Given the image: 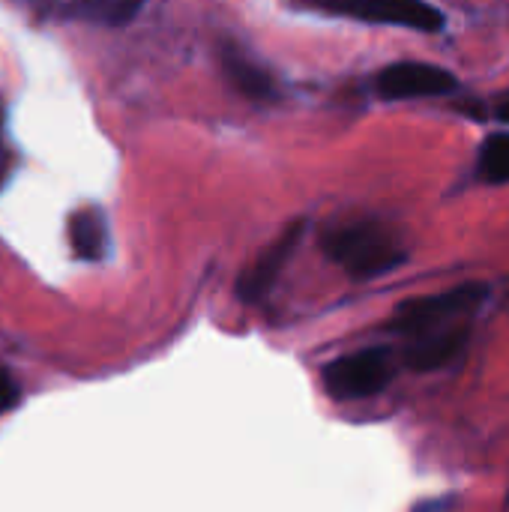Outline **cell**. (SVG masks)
I'll return each mask as SVG.
<instances>
[{"instance_id":"6da1fadb","label":"cell","mask_w":509,"mask_h":512,"mask_svg":"<svg viewBox=\"0 0 509 512\" xmlns=\"http://www.w3.org/2000/svg\"><path fill=\"white\" fill-rule=\"evenodd\" d=\"M324 252L357 279L384 276L405 261V249L387 228L375 222H357L336 228L324 237Z\"/></svg>"},{"instance_id":"7a4b0ae2","label":"cell","mask_w":509,"mask_h":512,"mask_svg":"<svg viewBox=\"0 0 509 512\" xmlns=\"http://www.w3.org/2000/svg\"><path fill=\"white\" fill-rule=\"evenodd\" d=\"M489 297V285L486 282H465L453 291L435 294V297H417L408 300L405 306L396 309L393 315V330L405 333V336H417L444 324H456L459 318L474 315Z\"/></svg>"},{"instance_id":"3957f363","label":"cell","mask_w":509,"mask_h":512,"mask_svg":"<svg viewBox=\"0 0 509 512\" xmlns=\"http://www.w3.org/2000/svg\"><path fill=\"white\" fill-rule=\"evenodd\" d=\"M393 381V357L384 348L348 354L324 369V387L333 399H369Z\"/></svg>"},{"instance_id":"277c9868","label":"cell","mask_w":509,"mask_h":512,"mask_svg":"<svg viewBox=\"0 0 509 512\" xmlns=\"http://www.w3.org/2000/svg\"><path fill=\"white\" fill-rule=\"evenodd\" d=\"M336 12H348L354 18L378 21V24H402L423 33H435L444 27V15L423 0H324Z\"/></svg>"},{"instance_id":"5b68a950","label":"cell","mask_w":509,"mask_h":512,"mask_svg":"<svg viewBox=\"0 0 509 512\" xmlns=\"http://www.w3.org/2000/svg\"><path fill=\"white\" fill-rule=\"evenodd\" d=\"M375 87L384 99H420V96H444L456 90V75L432 66V63H393L378 72Z\"/></svg>"},{"instance_id":"8992f818","label":"cell","mask_w":509,"mask_h":512,"mask_svg":"<svg viewBox=\"0 0 509 512\" xmlns=\"http://www.w3.org/2000/svg\"><path fill=\"white\" fill-rule=\"evenodd\" d=\"M300 237H303V222H294V225L285 228V234H282L279 240H273V243L261 252V258L240 276V282H237V297H240L243 303H258V300L276 285V279H279V273L285 270V264L291 261V255H294Z\"/></svg>"},{"instance_id":"52a82bcc","label":"cell","mask_w":509,"mask_h":512,"mask_svg":"<svg viewBox=\"0 0 509 512\" xmlns=\"http://www.w3.org/2000/svg\"><path fill=\"white\" fill-rule=\"evenodd\" d=\"M411 339L414 342L405 351V363L414 372H435V369L453 363L465 351V345L471 339V330H468V324H444V327L417 333Z\"/></svg>"},{"instance_id":"ba28073f","label":"cell","mask_w":509,"mask_h":512,"mask_svg":"<svg viewBox=\"0 0 509 512\" xmlns=\"http://www.w3.org/2000/svg\"><path fill=\"white\" fill-rule=\"evenodd\" d=\"M222 66H225V75L237 84V90H243V93L252 96V99L267 96L270 87H273L270 75H267L261 66H255L249 57H243L237 48H231V45L222 48Z\"/></svg>"},{"instance_id":"9c48e42d","label":"cell","mask_w":509,"mask_h":512,"mask_svg":"<svg viewBox=\"0 0 509 512\" xmlns=\"http://www.w3.org/2000/svg\"><path fill=\"white\" fill-rule=\"evenodd\" d=\"M141 6H144V0H75L72 12L93 24L123 27L141 12Z\"/></svg>"},{"instance_id":"30bf717a","label":"cell","mask_w":509,"mask_h":512,"mask_svg":"<svg viewBox=\"0 0 509 512\" xmlns=\"http://www.w3.org/2000/svg\"><path fill=\"white\" fill-rule=\"evenodd\" d=\"M69 240H72V249L78 258L96 261L102 255V228H99L96 213H90V210L75 213L69 222Z\"/></svg>"},{"instance_id":"8fae6325","label":"cell","mask_w":509,"mask_h":512,"mask_svg":"<svg viewBox=\"0 0 509 512\" xmlns=\"http://www.w3.org/2000/svg\"><path fill=\"white\" fill-rule=\"evenodd\" d=\"M480 174L489 183H509V132H498L483 144Z\"/></svg>"},{"instance_id":"7c38bea8","label":"cell","mask_w":509,"mask_h":512,"mask_svg":"<svg viewBox=\"0 0 509 512\" xmlns=\"http://www.w3.org/2000/svg\"><path fill=\"white\" fill-rule=\"evenodd\" d=\"M21 402V387L9 372H0V414L12 411Z\"/></svg>"},{"instance_id":"4fadbf2b","label":"cell","mask_w":509,"mask_h":512,"mask_svg":"<svg viewBox=\"0 0 509 512\" xmlns=\"http://www.w3.org/2000/svg\"><path fill=\"white\" fill-rule=\"evenodd\" d=\"M498 117H501L504 123H509V93L501 99V102H498Z\"/></svg>"}]
</instances>
